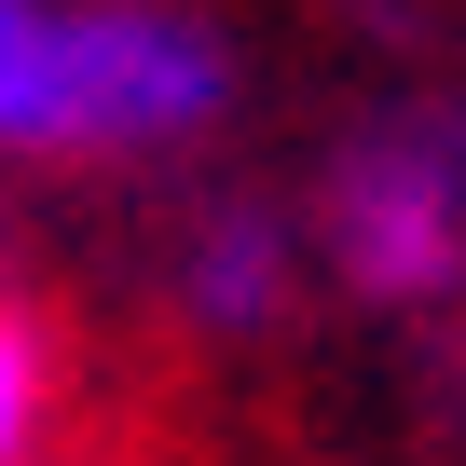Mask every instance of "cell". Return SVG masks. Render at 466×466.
Returning a JSON list of instances; mask_svg holds the SVG:
<instances>
[{
    "label": "cell",
    "mask_w": 466,
    "mask_h": 466,
    "mask_svg": "<svg viewBox=\"0 0 466 466\" xmlns=\"http://www.w3.org/2000/svg\"><path fill=\"white\" fill-rule=\"evenodd\" d=\"M343 275L370 302H439L466 275V137H370L343 165Z\"/></svg>",
    "instance_id": "obj_2"
},
{
    "label": "cell",
    "mask_w": 466,
    "mask_h": 466,
    "mask_svg": "<svg viewBox=\"0 0 466 466\" xmlns=\"http://www.w3.org/2000/svg\"><path fill=\"white\" fill-rule=\"evenodd\" d=\"M275 302V233L261 219H219L206 248H192V316H219V329H248Z\"/></svg>",
    "instance_id": "obj_3"
},
{
    "label": "cell",
    "mask_w": 466,
    "mask_h": 466,
    "mask_svg": "<svg viewBox=\"0 0 466 466\" xmlns=\"http://www.w3.org/2000/svg\"><path fill=\"white\" fill-rule=\"evenodd\" d=\"M28 439H42V343L0 316V466H28Z\"/></svg>",
    "instance_id": "obj_4"
},
{
    "label": "cell",
    "mask_w": 466,
    "mask_h": 466,
    "mask_svg": "<svg viewBox=\"0 0 466 466\" xmlns=\"http://www.w3.org/2000/svg\"><path fill=\"white\" fill-rule=\"evenodd\" d=\"M219 110V42L192 15L110 0V15H56V151H165Z\"/></svg>",
    "instance_id": "obj_1"
}]
</instances>
